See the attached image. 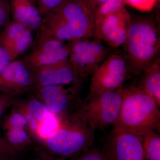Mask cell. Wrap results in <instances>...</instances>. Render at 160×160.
Listing matches in <instances>:
<instances>
[{"instance_id":"1","label":"cell","mask_w":160,"mask_h":160,"mask_svg":"<svg viewBox=\"0 0 160 160\" xmlns=\"http://www.w3.org/2000/svg\"><path fill=\"white\" fill-rule=\"evenodd\" d=\"M160 31L154 19L131 18L129 34L123 47L128 74L139 77L159 53Z\"/></svg>"},{"instance_id":"2","label":"cell","mask_w":160,"mask_h":160,"mask_svg":"<svg viewBox=\"0 0 160 160\" xmlns=\"http://www.w3.org/2000/svg\"><path fill=\"white\" fill-rule=\"evenodd\" d=\"M122 104L113 127L141 136L160 130V111L154 99L136 85L121 88Z\"/></svg>"},{"instance_id":"3","label":"cell","mask_w":160,"mask_h":160,"mask_svg":"<svg viewBox=\"0 0 160 160\" xmlns=\"http://www.w3.org/2000/svg\"><path fill=\"white\" fill-rule=\"evenodd\" d=\"M42 29L66 42L94 37V21L78 0H67L44 17Z\"/></svg>"},{"instance_id":"4","label":"cell","mask_w":160,"mask_h":160,"mask_svg":"<svg viewBox=\"0 0 160 160\" xmlns=\"http://www.w3.org/2000/svg\"><path fill=\"white\" fill-rule=\"evenodd\" d=\"M94 132L72 116L62 118L59 126L42 142L43 150L53 158H72L91 148Z\"/></svg>"},{"instance_id":"5","label":"cell","mask_w":160,"mask_h":160,"mask_svg":"<svg viewBox=\"0 0 160 160\" xmlns=\"http://www.w3.org/2000/svg\"><path fill=\"white\" fill-rule=\"evenodd\" d=\"M121 88L92 97L86 98L79 103L72 116L93 132L114 126L121 109Z\"/></svg>"},{"instance_id":"6","label":"cell","mask_w":160,"mask_h":160,"mask_svg":"<svg viewBox=\"0 0 160 160\" xmlns=\"http://www.w3.org/2000/svg\"><path fill=\"white\" fill-rule=\"evenodd\" d=\"M68 61L83 79L92 74L111 54L110 47L93 37L68 42Z\"/></svg>"},{"instance_id":"7","label":"cell","mask_w":160,"mask_h":160,"mask_svg":"<svg viewBox=\"0 0 160 160\" xmlns=\"http://www.w3.org/2000/svg\"><path fill=\"white\" fill-rule=\"evenodd\" d=\"M69 53V43L58 39L41 29L37 32L30 51L22 59L33 71L66 61Z\"/></svg>"},{"instance_id":"8","label":"cell","mask_w":160,"mask_h":160,"mask_svg":"<svg viewBox=\"0 0 160 160\" xmlns=\"http://www.w3.org/2000/svg\"><path fill=\"white\" fill-rule=\"evenodd\" d=\"M89 93L86 98L92 97L122 87L128 74L124 56L109 55L92 73Z\"/></svg>"},{"instance_id":"9","label":"cell","mask_w":160,"mask_h":160,"mask_svg":"<svg viewBox=\"0 0 160 160\" xmlns=\"http://www.w3.org/2000/svg\"><path fill=\"white\" fill-rule=\"evenodd\" d=\"M142 136L113 127L102 152L107 160H147Z\"/></svg>"},{"instance_id":"10","label":"cell","mask_w":160,"mask_h":160,"mask_svg":"<svg viewBox=\"0 0 160 160\" xmlns=\"http://www.w3.org/2000/svg\"><path fill=\"white\" fill-rule=\"evenodd\" d=\"M131 18L126 7L108 16L95 28L94 37L110 48H123L128 38Z\"/></svg>"},{"instance_id":"11","label":"cell","mask_w":160,"mask_h":160,"mask_svg":"<svg viewBox=\"0 0 160 160\" xmlns=\"http://www.w3.org/2000/svg\"><path fill=\"white\" fill-rule=\"evenodd\" d=\"M34 72L22 60L11 61L0 75V92L18 97L34 89Z\"/></svg>"},{"instance_id":"12","label":"cell","mask_w":160,"mask_h":160,"mask_svg":"<svg viewBox=\"0 0 160 160\" xmlns=\"http://www.w3.org/2000/svg\"><path fill=\"white\" fill-rule=\"evenodd\" d=\"M80 88L74 86L53 85L37 87L32 92L50 113L62 118L74 105Z\"/></svg>"},{"instance_id":"13","label":"cell","mask_w":160,"mask_h":160,"mask_svg":"<svg viewBox=\"0 0 160 160\" xmlns=\"http://www.w3.org/2000/svg\"><path fill=\"white\" fill-rule=\"evenodd\" d=\"M35 88L42 86L64 85L81 87V78L68 59L33 70Z\"/></svg>"},{"instance_id":"14","label":"cell","mask_w":160,"mask_h":160,"mask_svg":"<svg viewBox=\"0 0 160 160\" xmlns=\"http://www.w3.org/2000/svg\"><path fill=\"white\" fill-rule=\"evenodd\" d=\"M33 32L20 23L12 21L0 32V44L11 61L16 59L31 49L34 42Z\"/></svg>"},{"instance_id":"15","label":"cell","mask_w":160,"mask_h":160,"mask_svg":"<svg viewBox=\"0 0 160 160\" xmlns=\"http://www.w3.org/2000/svg\"><path fill=\"white\" fill-rule=\"evenodd\" d=\"M13 105L25 115L33 139L38 141L40 130L43 124L52 114L34 94L26 98L17 97Z\"/></svg>"},{"instance_id":"16","label":"cell","mask_w":160,"mask_h":160,"mask_svg":"<svg viewBox=\"0 0 160 160\" xmlns=\"http://www.w3.org/2000/svg\"><path fill=\"white\" fill-rule=\"evenodd\" d=\"M11 20L26 26L32 32L41 30L43 18L35 0H9Z\"/></svg>"},{"instance_id":"17","label":"cell","mask_w":160,"mask_h":160,"mask_svg":"<svg viewBox=\"0 0 160 160\" xmlns=\"http://www.w3.org/2000/svg\"><path fill=\"white\" fill-rule=\"evenodd\" d=\"M136 86L154 99L160 106V61L158 58L140 76Z\"/></svg>"},{"instance_id":"18","label":"cell","mask_w":160,"mask_h":160,"mask_svg":"<svg viewBox=\"0 0 160 160\" xmlns=\"http://www.w3.org/2000/svg\"><path fill=\"white\" fill-rule=\"evenodd\" d=\"M5 132V139L19 153L26 150L34 141L28 129H11Z\"/></svg>"},{"instance_id":"19","label":"cell","mask_w":160,"mask_h":160,"mask_svg":"<svg viewBox=\"0 0 160 160\" xmlns=\"http://www.w3.org/2000/svg\"><path fill=\"white\" fill-rule=\"evenodd\" d=\"M143 150L147 160H160V135L151 131L143 136Z\"/></svg>"},{"instance_id":"20","label":"cell","mask_w":160,"mask_h":160,"mask_svg":"<svg viewBox=\"0 0 160 160\" xmlns=\"http://www.w3.org/2000/svg\"><path fill=\"white\" fill-rule=\"evenodd\" d=\"M12 107L3 123L4 131L11 129H29L28 121L22 112L14 105Z\"/></svg>"},{"instance_id":"21","label":"cell","mask_w":160,"mask_h":160,"mask_svg":"<svg viewBox=\"0 0 160 160\" xmlns=\"http://www.w3.org/2000/svg\"><path fill=\"white\" fill-rule=\"evenodd\" d=\"M125 7L124 0H106L100 6L95 15V28L105 18Z\"/></svg>"},{"instance_id":"22","label":"cell","mask_w":160,"mask_h":160,"mask_svg":"<svg viewBox=\"0 0 160 160\" xmlns=\"http://www.w3.org/2000/svg\"><path fill=\"white\" fill-rule=\"evenodd\" d=\"M42 17L56 10L67 0H35Z\"/></svg>"},{"instance_id":"23","label":"cell","mask_w":160,"mask_h":160,"mask_svg":"<svg viewBox=\"0 0 160 160\" xmlns=\"http://www.w3.org/2000/svg\"><path fill=\"white\" fill-rule=\"evenodd\" d=\"M18 154L5 138H0V159L16 160Z\"/></svg>"},{"instance_id":"24","label":"cell","mask_w":160,"mask_h":160,"mask_svg":"<svg viewBox=\"0 0 160 160\" xmlns=\"http://www.w3.org/2000/svg\"><path fill=\"white\" fill-rule=\"evenodd\" d=\"M71 160H107L102 150L90 148L78 155L72 158Z\"/></svg>"},{"instance_id":"25","label":"cell","mask_w":160,"mask_h":160,"mask_svg":"<svg viewBox=\"0 0 160 160\" xmlns=\"http://www.w3.org/2000/svg\"><path fill=\"white\" fill-rule=\"evenodd\" d=\"M11 21L9 0H0V29Z\"/></svg>"},{"instance_id":"26","label":"cell","mask_w":160,"mask_h":160,"mask_svg":"<svg viewBox=\"0 0 160 160\" xmlns=\"http://www.w3.org/2000/svg\"><path fill=\"white\" fill-rule=\"evenodd\" d=\"M86 9L94 21L95 15L100 6L106 0H78Z\"/></svg>"},{"instance_id":"27","label":"cell","mask_w":160,"mask_h":160,"mask_svg":"<svg viewBox=\"0 0 160 160\" xmlns=\"http://www.w3.org/2000/svg\"><path fill=\"white\" fill-rule=\"evenodd\" d=\"M124 3L140 9L149 10L154 6L156 0H124Z\"/></svg>"},{"instance_id":"28","label":"cell","mask_w":160,"mask_h":160,"mask_svg":"<svg viewBox=\"0 0 160 160\" xmlns=\"http://www.w3.org/2000/svg\"><path fill=\"white\" fill-rule=\"evenodd\" d=\"M16 98L0 92V118L6 109L12 106Z\"/></svg>"},{"instance_id":"29","label":"cell","mask_w":160,"mask_h":160,"mask_svg":"<svg viewBox=\"0 0 160 160\" xmlns=\"http://www.w3.org/2000/svg\"><path fill=\"white\" fill-rule=\"evenodd\" d=\"M9 54L0 44V75L11 62Z\"/></svg>"},{"instance_id":"30","label":"cell","mask_w":160,"mask_h":160,"mask_svg":"<svg viewBox=\"0 0 160 160\" xmlns=\"http://www.w3.org/2000/svg\"><path fill=\"white\" fill-rule=\"evenodd\" d=\"M32 160H58L55 159L46 153L44 151L40 150L38 152L37 155Z\"/></svg>"},{"instance_id":"31","label":"cell","mask_w":160,"mask_h":160,"mask_svg":"<svg viewBox=\"0 0 160 160\" xmlns=\"http://www.w3.org/2000/svg\"><path fill=\"white\" fill-rule=\"evenodd\" d=\"M0 160H5V159H0Z\"/></svg>"}]
</instances>
